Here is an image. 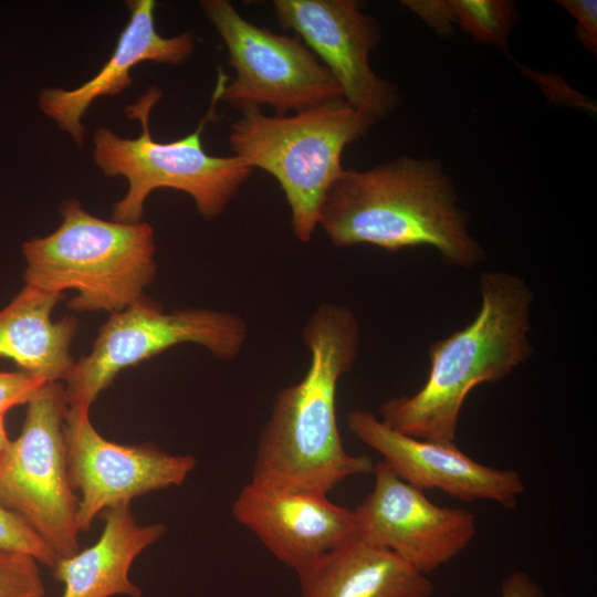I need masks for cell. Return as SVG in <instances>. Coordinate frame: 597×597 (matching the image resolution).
<instances>
[{
	"label": "cell",
	"instance_id": "cell-1",
	"mask_svg": "<svg viewBox=\"0 0 597 597\" xmlns=\"http://www.w3.org/2000/svg\"><path fill=\"white\" fill-rule=\"evenodd\" d=\"M310 352L303 378L281 389L259 437L252 484L327 495L347 478L374 472L366 454H350L339 434L336 392L358 355L360 329L345 305L324 302L302 332Z\"/></svg>",
	"mask_w": 597,
	"mask_h": 597
},
{
	"label": "cell",
	"instance_id": "cell-2",
	"mask_svg": "<svg viewBox=\"0 0 597 597\" xmlns=\"http://www.w3.org/2000/svg\"><path fill=\"white\" fill-rule=\"evenodd\" d=\"M458 201L439 161L402 156L368 170H345L325 197L318 226L335 247H429L444 263L471 269L484 261L485 250Z\"/></svg>",
	"mask_w": 597,
	"mask_h": 597
},
{
	"label": "cell",
	"instance_id": "cell-3",
	"mask_svg": "<svg viewBox=\"0 0 597 597\" xmlns=\"http://www.w3.org/2000/svg\"><path fill=\"white\" fill-rule=\"evenodd\" d=\"M474 318L429 347L426 383L410 396L385 401L380 420L404 434L454 443L460 412L470 391L498 383L533 353L528 338L533 293L525 280L504 271L485 272Z\"/></svg>",
	"mask_w": 597,
	"mask_h": 597
},
{
	"label": "cell",
	"instance_id": "cell-4",
	"mask_svg": "<svg viewBox=\"0 0 597 597\" xmlns=\"http://www.w3.org/2000/svg\"><path fill=\"white\" fill-rule=\"evenodd\" d=\"M51 234L22 244L24 282L49 292L74 290L77 312H119L140 297L156 274L154 229L147 222L100 219L75 199L61 207Z\"/></svg>",
	"mask_w": 597,
	"mask_h": 597
},
{
	"label": "cell",
	"instance_id": "cell-5",
	"mask_svg": "<svg viewBox=\"0 0 597 597\" xmlns=\"http://www.w3.org/2000/svg\"><path fill=\"white\" fill-rule=\"evenodd\" d=\"M241 113L229 134L234 156L276 179L290 208L293 234L308 243L329 188L345 171L344 149L375 122L344 98L290 116H268L258 108Z\"/></svg>",
	"mask_w": 597,
	"mask_h": 597
},
{
	"label": "cell",
	"instance_id": "cell-6",
	"mask_svg": "<svg viewBox=\"0 0 597 597\" xmlns=\"http://www.w3.org/2000/svg\"><path fill=\"white\" fill-rule=\"evenodd\" d=\"M210 107L195 132L174 142L153 139L149 114L161 96L158 87H150L135 104L126 107V116L139 119L142 134L137 138H123L108 128L94 135V160L107 176L122 175L128 180V190L117 201L113 219L117 222H139L144 203L151 191L171 188L192 197L198 212L207 219L220 216L252 169L237 156L218 157L207 154L202 132L207 123L217 118L216 105L228 77L219 67Z\"/></svg>",
	"mask_w": 597,
	"mask_h": 597
},
{
	"label": "cell",
	"instance_id": "cell-7",
	"mask_svg": "<svg viewBox=\"0 0 597 597\" xmlns=\"http://www.w3.org/2000/svg\"><path fill=\"white\" fill-rule=\"evenodd\" d=\"M65 388L48 383L28 404L20 434L0 457V504L61 557L80 551L76 495L69 476Z\"/></svg>",
	"mask_w": 597,
	"mask_h": 597
},
{
	"label": "cell",
	"instance_id": "cell-8",
	"mask_svg": "<svg viewBox=\"0 0 597 597\" xmlns=\"http://www.w3.org/2000/svg\"><path fill=\"white\" fill-rule=\"evenodd\" d=\"M248 337L245 321L235 313L211 308H185L165 313L140 297L112 313L92 350L75 365L66 381L70 407L90 409L117 375L166 349L184 343L205 347L214 357L234 359Z\"/></svg>",
	"mask_w": 597,
	"mask_h": 597
},
{
	"label": "cell",
	"instance_id": "cell-9",
	"mask_svg": "<svg viewBox=\"0 0 597 597\" xmlns=\"http://www.w3.org/2000/svg\"><path fill=\"white\" fill-rule=\"evenodd\" d=\"M201 8L227 46L235 77L220 101L239 111L271 106L276 115L343 98L326 66L297 35H281L245 20L227 0Z\"/></svg>",
	"mask_w": 597,
	"mask_h": 597
},
{
	"label": "cell",
	"instance_id": "cell-10",
	"mask_svg": "<svg viewBox=\"0 0 597 597\" xmlns=\"http://www.w3.org/2000/svg\"><path fill=\"white\" fill-rule=\"evenodd\" d=\"M64 438L70 481L78 493V532H88L94 520L113 506L181 485L197 464L191 454L105 439L92 425L90 409L82 407L69 406Z\"/></svg>",
	"mask_w": 597,
	"mask_h": 597
},
{
	"label": "cell",
	"instance_id": "cell-11",
	"mask_svg": "<svg viewBox=\"0 0 597 597\" xmlns=\"http://www.w3.org/2000/svg\"><path fill=\"white\" fill-rule=\"evenodd\" d=\"M374 474L373 490L354 510L360 541L394 552L423 575L471 544L476 521L470 511L433 503L383 461Z\"/></svg>",
	"mask_w": 597,
	"mask_h": 597
},
{
	"label": "cell",
	"instance_id": "cell-12",
	"mask_svg": "<svg viewBox=\"0 0 597 597\" xmlns=\"http://www.w3.org/2000/svg\"><path fill=\"white\" fill-rule=\"evenodd\" d=\"M279 24L297 35L337 81L343 98L374 122L400 103L396 86L380 78L369 54L380 41L379 23L355 0H274Z\"/></svg>",
	"mask_w": 597,
	"mask_h": 597
},
{
	"label": "cell",
	"instance_id": "cell-13",
	"mask_svg": "<svg viewBox=\"0 0 597 597\" xmlns=\"http://www.w3.org/2000/svg\"><path fill=\"white\" fill-rule=\"evenodd\" d=\"M347 426L356 438L381 455L397 476L422 491L439 490L462 501L486 500L514 507L525 490L516 470L481 464L455 443L404 434L369 411L352 410Z\"/></svg>",
	"mask_w": 597,
	"mask_h": 597
},
{
	"label": "cell",
	"instance_id": "cell-14",
	"mask_svg": "<svg viewBox=\"0 0 597 597\" xmlns=\"http://www.w3.org/2000/svg\"><path fill=\"white\" fill-rule=\"evenodd\" d=\"M232 514L296 574L358 538L355 512L333 503L327 495L249 483L234 500Z\"/></svg>",
	"mask_w": 597,
	"mask_h": 597
},
{
	"label": "cell",
	"instance_id": "cell-15",
	"mask_svg": "<svg viewBox=\"0 0 597 597\" xmlns=\"http://www.w3.org/2000/svg\"><path fill=\"white\" fill-rule=\"evenodd\" d=\"M130 18L119 34L115 50L101 71L74 90L45 88L39 94V106L59 127L82 146V118L93 101L121 93L132 84L130 70L140 62L153 61L178 65L193 51L190 32L172 38L161 36L155 27L154 0L127 1Z\"/></svg>",
	"mask_w": 597,
	"mask_h": 597
},
{
	"label": "cell",
	"instance_id": "cell-16",
	"mask_svg": "<svg viewBox=\"0 0 597 597\" xmlns=\"http://www.w3.org/2000/svg\"><path fill=\"white\" fill-rule=\"evenodd\" d=\"M104 528L91 546L54 565L53 576L63 584L60 597H140L129 578L135 558L165 533L160 523H136L130 502L104 511Z\"/></svg>",
	"mask_w": 597,
	"mask_h": 597
},
{
	"label": "cell",
	"instance_id": "cell-17",
	"mask_svg": "<svg viewBox=\"0 0 597 597\" xmlns=\"http://www.w3.org/2000/svg\"><path fill=\"white\" fill-rule=\"evenodd\" d=\"M301 597H431L434 585L394 552L359 538L297 574Z\"/></svg>",
	"mask_w": 597,
	"mask_h": 597
},
{
	"label": "cell",
	"instance_id": "cell-18",
	"mask_svg": "<svg viewBox=\"0 0 597 597\" xmlns=\"http://www.w3.org/2000/svg\"><path fill=\"white\" fill-rule=\"evenodd\" d=\"M63 297V293L24 284L0 311V357L49 383L66 380L75 365L71 344L77 320H52V312Z\"/></svg>",
	"mask_w": 597,
	"mask_h": 597
},
{
	"label": "cell",
	"instance_id": "cell-19",
	"mask_svg": "<svg viewBox=\"0 0 597 597\" xmlns=\"http://www.w3.org/2000/svg\"><path fill=\"white\" fill-rule=\"evenodd\" d=\"M455 23L476 41L506 49L515 22V3L506 0H450Z\"/></svg>",
	"mask_w": 597,
	"mask_h": 597
},
{
	"label": "cell",
	"instance_id": "cell-20",
	"mask_svg": "<svg viewBox=\"0 0 597 597\" xmlns=\"http://www.w3.org/2000/svg\"><path fill=\"white\" fill-rule=\"evenodd\" d=\"M0 551L31 556L51 568L60 558L30 525L1 504Z\"/></svg>",
	"mask_w": 597,
	"mask_h": 597
},
{
	"label": "cell",
	"instance_id": "cell-21",
	"mask_svg": "<svg viewBox=\"0 0 597 597\" xmlns=\"http://www.w3.org/2000/svg\"><path fill=\"white\" fill-rule=\"evenodd\" d=\"M39 563L31 556L0 551V597H44Z\"/></svg>",
	"mask_w": 597,
	"mask_h": 597
},
{
	"label": "cell",
	"instance_id": "cell-22",
	"mask_svg": "<svg viewBox=\"0 0 597 597\" xmlns=\"http://www.w3.org/2000/svg\"><path fill=\"white\" fill-rule=\"evenodd\" d=\"M49 381L27 371H0V416L15 406L29 404Z\"/></svg>",
	"mask_w": 597,
	"mask_h": 597
},
{
	"label": "cell",
	"instance_id": "cell-23",
	"mask_svg": "<svg viewBox=\"0 0 597 597\" xmlns=\"http://www.w3.org/2000/svg\"><path fill=\"white\" fill-rule=\"evenodd\" d=\"M575 19V33L583 48L591 54L597 53V1L596 0H558Z\"/></svg>",
	"mask_w": 597,
	"mask_h": 597
},
{
	"label": "cell",
	"instance_id": "cell-24",
	"mask_svg": "<svg viewBox=\"0 0 597 597\" xmlns=\"http://www.w3.org/2000/svg\"><path fill=\"white\" fill-rule=\"evenodd\" d=\"M401 3L439 35H449L452 32L455 18L450 0H406Z\"/></svg>",
	"mask_w": 597,
	"mask_h": 597
},
{
	"label": "cell",
	"instance_id": "cell-25",
	"mask_svg": "<svg viewBox=\"0 0 597 597\" xmlns=\"http://www.w3.org/2000/svg\"><path fill=\"white\" fill-rule=\"evenodd\" d=\"M527 73L530 74L528 76L532 75V78H534L538 85H541V87L552 100L562 101L564 104H570L594 111L596 109L590 102H583L586 98L579 94H575L576 92L566 85L564 81H559L558 77L552 78L551 76L544 74H536L531 70H528Z\"/></svg>",
	"mask_w": 597,
	"mask_h": 597
},
{
	"label": "cell",
	"instance_id": "cell-26",
	"mask_svg": "<svg viewBox=\"0 0 597 597\" xmlns=\"http://www.w3.org/2000/svg\"><path fill=\"white\" fill-rule=\"evenodd\" d=\"M501 594L502 597H544L538 584L525 573H514L506 577Z\"/></svg>",
	"mask_w": 597,
	"mask_h": 597
},
{
	"label": "cell",
	"instance_id": "cell-27",
	"mask_svg": "<svg viewBox=\"0 0 597 597\" xmlns=\"http://www.w3.org/2000/svg\"><path fill=\"white\" fill-rule=\"evenodd\" d=\"M10 442L11 440L9 439L7 429H6L4 416H0V457L8 449Z\"/></svg>",
	"mask_w": 597,
	"mask_h": 597
}]
</instances>
